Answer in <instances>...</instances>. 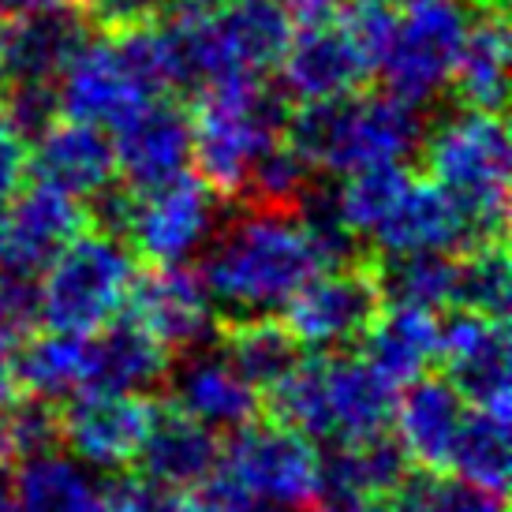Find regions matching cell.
Instances as JSON below:
<instances>
[{"label":"cell","mask_w":512,"mask_h":512,"mask_svg":"<svg viewBox=\"0 0 512 512\" xmlns=\"http://www.w3.org/2000/svg\"><path fill=\"white\" fill-rule=\"evenodd\" d=\"M184 367L169 370V404L210 430H236L262 415V393L228 367L221 352H184Z\"/></svg>","instance_id":"44dd1931"},{"label":"cell","mask_w":512,"mask_h":512,"mask_svg":"<svg viewBox=\"0 0 512 512\" xmlns=\"http://www.w3.org/2000/svg\"><path fill=\"white\" fill-rule=\"evenodd\" d=\"M176 8H214L217 0H172Z\"/></svg>","instance_id":"681fc988"},{"label":"cell","mask_w":512,"mask_h":512,"mask_svg":"<svg viewBox=\"0 0 512 512\" xmlns=\"http://www.w3.org/2000/svg\"><path fill=\"white\" fill-rule=\"evenodd\" d=\"M299 228L307 232L311 247L318 251L322 266H341V262H356L367 258L359 247V232L348 225V217L341 210V195L337 187L311 184L303 191V199L292 206Z\"/></svg>","instance_id":"836d02e7"},{"label":"cell","mask_w":512,"mask_h":512,"mask_svg":"<svg viewBox=\"0 0 512 512\" xmlns=\"http://www.w3.org/2000/svg\"><path fill=\"white\" fill-rule=\"evenodd\" d=\"M382 303L389 307H453V255L449 251H412V255H367Z\"/></svg>","instance_id":"f1b7e54d"},{"label":"cell","mask_w":512,"mask_h":512,"mask_svg":"<svg viewBox=\"0 0 512 512\" xmlns=\"http://www.w3.org/2000/svg\"><path fill=\"white\" fill-rule=\"evenodd\" d=\"M438 359L460 400L498 419L512 415L509 385V326L505 318L456 311L438 322Z\"/></svg>","instance_id":"30bf717a"},{"label":"cell","mask_w":512,"mask_h":512,"mask_svg":"<svg viewBox=\"0 0 512 512\" xmlns=\"http://www.w3.org/2000/svg\"><path fill=\"white\" fill-rule=\"evenodd\" d=\"M90 225L86 206L64 191L34 184L12 199V210L0 214L4 270L42 277V270Z\"/></svg>","instance_id":"5bb4252c"},{"label":"cell","mask_w":512,"mask_h":512,"mask_svg":"<svg viewBox=\"0 0 512 512\" xmlns=\"http://www.w3.org/2000/svg\"><path fill=\"white\" fill-rule=\"evenodd\" d=\"M0 512H12V475H0Z\"/></svg>","instance_id":"c3c4849f"},{"label":"cell","mask_w":512,"mask_h":512,"mask_svg":"<svg viewBox=\"0 0 512 512\" xmlns=\"http://www.w3.org/2000/svg\"><path fill=\"white\" fill-rule=\"evenodd\" d=\"M468 19V0H415L408 4L404 15H397L393 34L374 68L382 75L385 94L419 109L438 98L441 90H449Z\"/></svg>","instance_id":"8992f818"},{"label":"cell","mask_w":512,"mask_h":512,"mask_svg":"<svg viewBox=\"0 0 512 512\" xmlns=\"http://www.w3.org/2000/svg\"><path fill=\"white\" fill-rule=\"evenodd\" d=\"M0 270H4V240H0Z\"/></svg>","instance_id":"f5cc1de1"},{"label":"cell","mask_w":512,"mask_h":512,"mask_svg":"<svg viewBox=\"0 0 512 512\" xmlns=\"http://www.w3.org/2000/svg\"><path fill=\"white\" fill-rule=\"evenodd\" d=\"M389 512H505L501 498L445 475L408 471V479L389 498Z\"/></svg>","instance_id":"d590c367"},{"label":"cell","mask_w":512,"mask_h":512,"mask_svg":"<svg viewBox=\"0 0 512 512\" xmlns=\"http://www.w3.org/2000/svg\"><path fill=\"white\" fill-rule=\"evenodd\" d=\"M303 161L326 172L367 169V165H393L419 150L423 120L419 109L393 94H344L329 101H303L288 109L285 135H281Z\"/></svg>","instance_id":"3957f363"},{"label":"cell","mask_w":512,"mask_h":512,"mask_svg":"<svg viewBox=\"0 0 512 512\" xmlns=\"http://www.w3.org/2000/svg\"><path fill=\"white\" fill-rule=\"evenodd\" d=\"M165 15V0H94L86 19L101 34H120V30L150 27Z\"/></svg>","instance_id":"ab89813d"},{"label":"cell","mask_w":512,"mask_h":512,"mask_svg":"<svg viewBox=\"0 0 512 512\" xmlns=\"http://www.w3.org/2000/svg\"><path fill=\"white\" fill-rule=\"evenodd\" d=\"M195 512H296L281 509V505H266V501L243 494L236 483H228L221 471H214L206 483L199 486V498H195Z\"/></svg>","instance_id":"b9f144b4"},{"label":"cell","mask_w":512,"mask_h":512,"mask_svg":"<svg viewBox=\"0 0 512 512\" xmlns=\"http://www.w3.org/2000/svg\"><path fill=\"white\" fill-rule=\"evenodd\" d=\"M314 184V165L277 139L262 154L251 161L247 180H243V195L236 206H255V210H292L303 191Z\"/></svg>","instance_id":"d6a6232c"},{"label":"cell","mask_w":512,"mask_h":512,"mask_svg":"<svg viewBox=\"0 0 512 512\" xmlns=\"http://www.w3.org/2000/svg\"><path fill=\"white\" fill-rule=\"evenodd\" d=\"M374 255H412V251H464L468 228L430 180H408L382 221L367 232Z\"/></svg>","instance_id":"7402d4cb"},{"label":"cell","mask_w":512,"mask_h":512,"mask_svg":"<svg viewBox=\"0 0 512 512\" xmlns=\"http://www.w3.org/2000/svg\"><path fill=\"white\" fill-rule=\"evenodd\" d=\"M8 30H12V19L0 15V86L8 79Z\"/></svg>","instance_id":"bcb514c9"},{"label":"cell","mask_w":512,"mask_h":512,"mask_svg":"<svg viewBox=\"0 0 512 512\" xmlns=\"http://www.w3.org/2000/svg\"><path fill=\"white\" fill-rule=\"evenodd\" d=\"M124 307L169 352H195L202 344H210V337H217L214 303L206 296L199 270H191L184 262L139 270Z\"/></svg>","instance_id":"7c38bea8"},{"label":"cell","mask_w":512,"mask_h":512,"mask_svg":"<svg viewBox=\"0 0 512 512\" xmlns=\"http://www.w3.org/2000/svg\"><path fill=\"white\" fill-rule=\"evenodd\" d=\"M311 512H389V501L341 498V494H322V498H314Z\"/></svg>","instance_id":"ee69618b"},{"label":"cell","mask_w":512,"mask_h":512,"mask_svg":"<svg viewBox=\"0 0 512 512\" xmlns=\"http://www.w3.org/2000/svg\"><path fill=\"white\" fill-rule=\"evenodd\" d=\"M217 341L228 367L251 382L258 393H266L273 382H281L288 370L303 359V344L292 337L285 318L273 314H251L236 322H217Z\"/></svg>","instance_id":"83f0119b"},{"label":"cell","mask_w":512,"mask_h":512,"mask_svg":"<svg viewBox=\"0 0 512 512\" xmlns=\"http://www.w3.org/2000/svg\"><path fill=\"white\" fill-rule=\"evenodd\" d=\"M326 445L389 434L397 389L363 356H318Z\"/></svg>","instance_id":"ac0fdd59"},{"label":"cell","mask_w":512,"mask_h":512,"mask_svg":"<svg viewBox=\"0 0 512 512\" xmlns=\"http://www.w3.org/2000/svg\"><path fill=\"white\" fill-rule=\"evenodd\" d=\"M0 419H4V430H8V445H12L15 453V464L60 449V408L53 400L15 397L0 412Z\"/></svg>","instance_id":"8d00e7d4"},{"label":"cell","mask_w":512,"mask_h":512,"mask_svg":"<svg viewBox=\"0 0 512 512\" xmlns=\"http://www.w3.org/2000/svg\"><path fill=\"white\" fill-rule=\"evenodd\" d=\"M64 4H75L79 12H90V8H94V0H64Z\"/></svg>","instance_id":"f907efd6"},{"label":"cell","mask_w":512,"mask_h":512,"mask_svg":"<svg viewBox=\"0 0 512 512\" xmlns=\"http://www.w3.org/2000/svg\"><path fill=\"white\" fill-rule=\"evenodd\" d=\"M281 75H285L281 90L288 98L329 101L363 90L370 83V75H374V60L344 30L341 15H337L326 27L292 34V45H288L285 60H281Z\"/></svg>","instance_id":"9a60e30c"},{"label":"cell","mask_w":512,"mask_h":512,"mask_svg":"<svg viewBox=\"0 0 512 512\" xmlns=\"http://www.w3.org/2000/svg\"><path fill=\"white\" fill-rule=\"evenodd\" d=\"M27 176H34V184L64 191L79 202L90 199L105 184H113V139L98 124L60 116L34 139V150L27 157Z\"/></svg>","instance_id":"e0dca14e"},{"label":"cell","mask_w":512,"mask_h":512,"mask_svg":"<svg viewBox=\"0 0 512 512\" xmlns=\"http://www.w3.org/2000/svg\"><path fill=\"white\" fill-rule=\"evenodd\" d=\"M83 359H86V337L75 333H30L15 352V382L19 393L42 400H64L83 389Z\"/></svg>","instance_id":"f546056e"},{"label":"cell","mask_w":512,"mask_h":512,"mask_svg":"<svg viewBox=\"0 0 512 512\" xmlns=\"http://www.w3.org/2000/svg\"><path fill=\"white\" fill-rule=\"evenodd\" d=\"M408 180H412V172L404 169V161H393V165H367V169L348 172L344 184L337 187L348 225L356 228L359 236L370 232V228L382 221L385 210L393 206V199L404 191Z\"/></svg>","instance_id":"e575fe53"},{"label":"cell","mask_w":512,"mask_h":512,"mask_svg":"<svg viewBox=\"0 0 512 512\" xmlns=\"http://www.w3.org/2000/svg\"><path fill=\"white\" fill-rule=\"evenodd\" d=\"M449 475L483 494L505 498L509 490V419L471 408L449 453Z\"/></svg>","instance_id":"4dcf8cb0"},{"label":"cell","mask_w":512,"mask_h":512,"mask_svg":"<svg viewBox=\"0 0 512 512\" xmlns=\"http://www.w3.org/2000/svg\"><path fill=\"white\" fill-rule=\"evenodd\" d=\"M15 468V453L8 445V430H4V419H0V475H12Z\"/></svg>","instance_id":"7dc6e473"},{"label":"cell","mask_w":512,"mask_h":512,"mask_svg":"<svg viewBox=\"0 0 512 512\" xmlns=\"http://www.w3.org/2000/svg\"><path fill=\"white\" fill-rule=\"evenodd\" d=\"M464 415L468 404L460 400L445 374H419L408 382L404 397L393 404V427L412 471L449 475V453Z\"/></svg>","instance_id":"ffe728a7"},{"label":"cell","mask_w":512,"mask_h":512,"mask_svg":"<svg viewBox=\"0 0 512 512\" xmlns=\"http://www.w3.org/2000/svg\"><path fill=\"white\" fill-rule=\"evenodd\" d=\"M15 352L19 344L0 337V412L19 397V382H15Z\"/></svg>","instance_id":"7bdbcfd3"},{"label":"cell","mask_w":512,"mask_h":512,"mask_svg":"<svg viewBox=\"0 0 512 512\" xmlns=\"http://www.w3.org/2000/svg\"><path fill=\"white\" fill-rule=\"evenodd\" d=\"M139 273V258L124 240L86 225L42 270L38 318L45 329L90 337L124 311Z\"/></svg>","instance_id":"5b68a950"},{"label":"cell","mask_w":512,"mask_h":512,"mask_svg":"<svg viewBox=\"0 0 512 512\" xmlns=\"http://www.w3.org/2000/svg\"><path fill=\"white\" fill-rule=\"evenodd\" d=\"M359 352L393 389L408 385L438 359V311L382 307V314L359 337Z\"/></svg>","instance_id":"484cf974"},{"label":"cell","mask_w":512,"mask_h":512,"mask_svg":"<svg viewBox=\"0 0 512 512\" xmlns=\"http://www.w3.org/2000/svg\"><path fill=\"white\" fill-rule=\"evenodd\" d=\"M221 464V441L217 430L202 427L199 419L172 408L169 400H157V412L143 434L131 468L139 479L169 490H199Z\"/></svg>","instance_id":"d6986e66"},{"label":"cell","mask_w":512,"mask_h":512,"mask_svg":"<svg viewBox=\"0 0 512 512\" xmlns=\"http://www.w3.org/2000/svg\"><path fill=\"white\" fill-rule=\"evenodd\" d=\"M318 270L322 258L292 210L243 206V214L228 217L214 236L199 277L217 322H236L285 307L292 292Z\"/></svg>","instance_id":"6da1fadb"},{"label":"cell","mask_w":512,"mask_h":512,"mask_svg":"<svg viewBox=\"0 0 512 512\" xmlns=\"http://www.w3.org/2000/svg\"><path fill=\"white\" fill-rule=\"evenodd\" d=\"M393 8H408V4H415V0H389Z\"/></svg>","instance_id":"816d5d0a"},{"label":"cell","mask_w":512,"mask_h":512,"mask_svg":"<svg viewBox=\"0 0 512 512\" xmlns=\"http://www.w3.org/2000/svg\"><path fill=\"white\" fill-rule=\"evenodd\" d=\"M45 4H57V0H0V15H8V19H19V15H30L45 8Z\"/></svg>","instance_id":"f6af8a7d"},{"label":"cell","mask_w":512,"mask_h":512,"mask_svg":"<svg viewBox=\"0 0 512 512\" xmlns=\"http://www.w3.org/2000/svg\"><path fill=\"white\" fill-rule=\"evenodd\" d=\"M217 42L240 75H266L281 68L292 45V15L285 0H217L210 8Z\"/></svg>","instance_id":"cb8c5ba5"},{"label":"cell","mask_w":512,"mask_h":512,"mask_svg":"<svg viewBox=\"0 0 512 512\" xmlns=\"http://www.w3.org/2000/svg\"><path fill=\"white\" fill-rule=\"evenodd\" d=\"M512 303V270L505 240H486L464 247L453 258V307L456 311L505 318ZM449 307V311H453Z\"/></svg>","instance_id":"1f68e13d"},{"label":"cell","mask_w":512,"mask_h":512,"mask_svg":"<svg viewBox=\"0 0 512 512\" xmlns=\"http://www.w3.org/2000/svg\"><path fill=\"white\" fill-rule=\"evenodd\" d=\"M427 180L453 202L468 247L505 240L509 217V135L498 113L460 109L441 116L419 139Z\"/></svg>","instance_id":"7a4b0ae2"},{"label":"cell","mask_w":512,"mask_h":512,"mask_svg":"<svg viewBox=\"0 0 512 512\" xmlns=\"http://www.w3.org/2000/svg\"><path fill=\"white\" fill-rule=\"evenodd\" d=\"M172 370V352L135 314H116L86 337L83 389L98 393H154Z\"/></svg>","instance_id":"2e32d148"},{"label":"cell","mask_w":512,"mask_h":512,"mask_svg":"<svg viewBox=\"0 0 512 512\" xmlns=\"http://www.w3.org/2000/svg\"><path fill=\"white\" fill-rule=\"evenodd\" d=\"M217 471L243 494L281 505V509H311L318 498V453L314 441L281 427L273 419H251L232 430L221 445Z\"/></svg>","instance_id":"52a82bcc"},{"label":"cell","mask_w":512,"mask_h":512,"mask_svg":"<svg viewBox=\"0 0 512 512\" xmlns=\"http://www.w3.org/2000/svg\"><path fill=\"white\" fill-rule=\"evenodd\" d=\"M113 157L131 191L180 176L191 161V113L169 94L143 101L113 128Z\"/></svg>","instance_id":"4fadbf2b"},{"label":"cell","mask_w":512,"mask_h":512,"mask_svg":"<svg viewBox=\"0 0 512 512\" xmlns=\"http://www.w3.org/2000/svg\"><path fill=\"white\" fill-rule=\"evenodd\" d=\"M217 195L199 176L180 172L150 191H135L128 221V243L146 266L187 262L217 228Z\"/></svg>","instance_id":"9c48e42d"},{"label":"cell","mask_w":512,"mask_h":512,"mask_svg":"<svg viewBox=\"0 0 512 512\" xmlns=\"http://www.w3.org/2000/svg\"><path fill=\"white\" fill-rule=\"evenodd\" d=\"M157 412L146 393H98L79 389L60 408V449L98 471H124L135 464L143 434Z\"/></svg>","instance_id":"8fae6325"},{"label":"cell","mask_w":512,"mask_h":512,"mask_svg":"<svg viewBox=\"0 0 512 512\" xmlns=\"http://www.w3.org/2000/svg\"><path fill=\"white\" fill-rule=\"evenodd\" d=\"M408 456L389 434L363 441L333 445L329 456H318V498L341 494V498L389 501L408 479Z\"/></svg>","instance_id":"4316f807"},{"label":"cell","mask_w":512,"mask_h":512,"mask_svg":"<svg viewBox=\"0 0 512 512\" xmlns=\"http://www.w3.org/2000/svg\"><path fill=\"white\" fill-rule=\"evenodd\" d=\"M288 109L292 98L262 75H232L195 98L191 157L217 199L240 202L251 161L285 135Z\"/></svg>","instance_id":"277c9868"},{"label":"cell","mask_w":512,"mask_h":512,"mask_svg":"<svg viewBox=\"0 0 512 512\" xmlns=\"http://www.w3.org/2000/svg\"><path fill=\"white\" fill-rule=\"evenodd\" d=\"M0 113L12 128L34 143L53 120H60V90L49 79H8L0 86Z\"/></svg>","instance_id":"74e56055"},{"label":"cell","mask_w":512,"mask_h":512,"mask_svg":"<svg viewBox=\"0 0 512 512\" xmlns=\"http://www.w3.org/2000/svg\"><path fill=\"white\" fill-rule=\"evenodd\" d=\"M449 90L464 109L505 113L509 101V19L505 8H475L456 53Z\"/></svg>","instance_id":"603a6c76"},{"label":"cell","mask_w":512,"mask_h":512,"mask_svg":"<svg viewBox=\"0 0 512 512\" xmlns=\"http://www.w3.org/2000/svg\"><path fill=\"white\" fill-rule=\"evenodd\" d=\"M94 34V23L75 4H45L38 12L12 19L8 30V79H49L57 83L68 60ZM4 79V83H8Z\"/></svg>","instance_id":"d4e9b609"},{"label":"cell","mask_w":512,"mask_h":512,"mask_svg":"<svg viewBox=\"0 0 512 512\" xmlns=\"http://www.w3.org/2000/svg\"><path fill=\"white\" fill-rule=\"evenodd\" d=\"M30 143L12 128V120L0 113V206L12 202L27 184Z\"/></svg>","instance_id":"60d3db41"},{"label":"cell","mask_w":512,"mask_h":512,"mask_svg":"<svg viewBox=\"0 0 512 512\" xmlns=\"http://www.w3.org/2000/svg\"><path fill=\"white\" fill-rule=\"evenodd\" d=\"M382 307L370 258H356L341 266H322L314 277H307L285 303V326L303 348L337 352L359 344Z\"/></svg>","instance_id":"ba28073f"},{"label":"cell","mask_w":512,"mask_h":512,"mask_svg":"<svg viewBox=\"0 0 512 512\" xmlns=\"http://www.w3.org/2000/svg\"><path fill=\"white\" fill-rule=\"evenodd\" d=\"M109 494L120 512H195V498H187L184 490H169L146 479H113Z\"/></svg>","instance_id":"f35d334b"}]
</instances>
